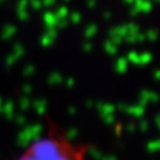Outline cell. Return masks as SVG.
I'll return each mask as SVG.
<instances>
[{
	"label": "cell",
	"instance_id": "9",
	"mask_svg": "<svg viewBox=\"0 0 160 160\" xmlns=\"http://www.w3.org/2000/svg\"><path fill=\"white\" fill-rule=\"evenodd\" d=\"M154 2H156V3H160V0H154Z\"/></svg>",
	"mask_w": 160,
	"mask_h": 160
},
{
	"label": "cell",
	"instance_id": "6",
	"mask_svg": "<svg viewBox=\"0 0 160 160\" xmlns=\"http://www.w3.org/2000/svg\"><path fill=\"white\" fill-rule=\"evenodd\" d=\"M95 30H96V27H95V25H91V27L88 28V30H87V33H88V35H91V34H93V33H95Z\"/></svg>",
	"mask_w": 160,
	"mask_h": 160
},
{
	"label": "cell",
	"instance_id": "7",
	"mask_svg": "<svg viewBox=\"0 0 160 160\" xmlns=\"http://www.w3.org/2000/svg\"><path fill=\"white\" fill-rule=\"evenodd\" d=\"M124 2H125L126 4H134V3H135V0H124Z\"/></svg>",
	"mask_w": 160,
	"mask_h": 160
},
{
	"label": "cell",
	"instance_id": "2",
	"mask_svg": "<svg viewBox=\"0 0 160 160\" xmlns=\"http://www.w3.org/2000/svg\"><path fill=\"white\" fill-rule=\"evenodd\" d=\"M134 4H135L134 8H136V10H138L139 13H140V12L148 13V12H150L151 8H152V4H151L150 0H135Z\"/></svg>",
	"mask_w": 160,
	"mask_h": 160
},
{
	"label": "cell",
	"instance_id": "3",
	"mask_svg": "<svg viewBox=\"0 0 160 160\" xmlns=\"http://www.w3.org/2000/svg\"><path fill=\"white\" fill-rule=\"evenodd\" d=\"M87 7L91 8V9H93L96 7V0H87Z\"/></svg>",
	"mask_w": 160,
	"mask_h": 160
},
{
	"label": "cell",
	"instance_id": "5",
	"mask_svg": "<svg viewBox=\"0 0 160 160\" xmlns=\"http://www.w3.org/2000/svg\"><path fill=\"white\" fill-rule=\"evenodd\" d=\"M67 13H68V12H67V8H64V7H63V8H61V9H59V15L64 17Z\"/></svg>",
	"mask_w": 160,
	"mask_h": 160
},
{
	"label": "cell",
	"instance_id": "8",
	"mask_svg": "<svg viewBox=\"0 0 160 160\" xmlns=\"http://www.w3.org/2000/svg\"><path fill=\"white\" fill-rule=\"evenodd\" d=\"M53 2H54V0H46L47 4H53Z\"/></svg>",
	"mask_w": 160,
	"mask_h": 160
},
{
	"label": "cell",
	"instance_id": "4",
	"mask_svg": "<svg viewBox=\"0 0 160 160\" xmlns=\"http://www.w3.org/2000/svg\"><path fill=\"white\" fill-rule=\"evenodd\" d=\"M79 19H81V15H79L78 13H73L72 14V20L73 22H79Z\"/></svg>",
	"mask_w": 160,
	"mask_h": 160
},
{
	"label": "cell",
	"instance_id": "1",
	"mask_svg": "<svg viewBox=\"0 0 160 160\" xmlns=\"http://www.w3.org/2000/svg\"><path fill=\"white\" fill-rule=\"evenodd\" d=\"M86 146H79L52 129L47 136L34 141L18 160H86Z\"/></svg>",
	"mask_w": 160,
	"mask_h": 160
}]
</instances>
